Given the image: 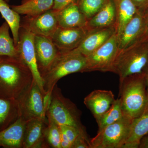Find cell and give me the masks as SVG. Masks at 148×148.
I'll use <instances>...</instances> for the list:
<instances>
[{
	"label": "cell",
	"instance_id": "1",
	"mask_svg": "<svg viewBox=\"0 0 148 148\" xmlns=\"http://www.w3.org/2000/svg\"><path fill=\"white\" fill-rule=\"evenodd\" d=\"M33 79L32 72L21 58L0 56V98L17 99Z\"/></svg>",
	"mask_w": 148,
	"mask_h": 148
},
{
	"label": "cell",
	"instance_id": "2",
	"mask_svg": "<svg viewBox=\"0 0 148 148\" xmlns=\"http://www.w3.org/2000/svg\"><path fill=\"white\" fill-rule=\"evenodd\" d=\"M119 99L123 116L133 121L148 106L145 74H134L119 80Z\"/></svg>",
	"mask_w": 148,
	"mask_h": 148
},
{
	"label": "cell",
	"instance_id": "3",
	"mask_svg": "<svg viewBox=\"0 0 148 148\" xmlns=\"http://www.w3.org/2000/svg\"><path fill=\"white\" fill-rule=\"evenodd\" d=\"M86 66V57L76 49L60 51L49 68L41 74L46 92L44 97L50 99L53 88L59 80L74 73H84Z\"/></svg>",
	"mask_w": 148,
	"mask_h": 148
},
{
	"label": "cell",
	"instance_id": "4",
	"mask_svg": "<svg viewBox=\"0 0 148 148\" xmlns=\"http://www.w3.org/2000/svg\"><path fill=\"white\" fill-rule=\"evenodd\" d=\"M148 61V40L141 39L118 51L109 72L119 76V80L143 72Z\"/></svg>",
	"mask_w": 148,
	"mask_h": 148
},
{
	"label": "cell",
	"instance_id": "5",
	"mask_svg": "<svg viewBox=\"0 0 148 148\" xmlns=\"http://www.w3.org/2000/svg\"><path fill=\"white\" fill-rule=\"evenodd\" d=\"M46 114L49 115L58 125L73 126L83 135L88 136L85 127L81 121L79 110L73 102L64 97L56 84L51 93Z\"/></svg>",
	"mask_w": 148,
	"mask_h": 148
},
{
	"label": "cell",
	"instance_id": "6",
	"mask_svg": "<svg viewBox=\"0 0 148 148\" xmlns=\"http://www.w3.org/2000/svg\"><path fill=\"white\" fill-rule=\"evenodd\" d=\"M132 121L123 117L98 131L90 140L91 148H123Z\"/></svg>",
	"mask_w": 148,
	"mask_h": 148
},
{
	"label": "cell",
	"instance_id": "7",
	"mask_svg": "<svg viewBox=\"0 0 148 148\" xmlns=\"http://www.w3.org/2000/svg\"><path fill=\"white\" fill-rule=\"evenodd\" d=\"M16 100L20 116L26 121L34 119H47L43 95L34 79L30 86Z\"/></svg>",
	"mask_w": 148,
	"mask_h": 148
},
{
	"label": "cell",
	"instance_id": "8",
	"mask_svg": "<svg viewBox=\"0 0 148 148\" xmlns=\"http://www.w3.org/2000/svg\"><path fill=\"white\" fill-rule=\"evenodd\" d=\"M119 51L116 33L104 44L86 56L87 66L85 72H109Z\"/></svg>",
	"mask_w": 148,
	"mask_h": 148
},
{
	"label": "cell",
	"instance_id": "9",
	"mask_svg": "<svg viewBox=\"0 0 148 148\" xmlns=\"http://www.w3.org/2000/svg\"><path fill=\"white\" fill-rule=\"evenodd\" d=\"M34 35L20 27L19 40L16 47L18 50L19 58L31 71L34 80L39 86L44 97L46 92L44 89L42 79L37 64L34 43Z\"/></svg>",
	"mask_w": 148,
	"mask_h": 148
},
{
	"label": "cell",
	"instance_id": "10",
	"mask_svg": "<svg viewBox=\"0 0 148 148\" xmlns=\"http://www.w3.org/2000/svg\"><path fill=\"white\" fill-rule=\"evenodd\" d=\"M20 26L35 36L51 37L59 27L57 11L51 9L36 16H25Z\"/></svg>",
	"mask_w": 148,
	"mask_h": 148
},
{
	"label": "cell",
	"instance_id": "11",
	"mask_svg": "<svg viewBox=\"0 0 148 148\" xmlns=\"http://www.w3.org/2000/svg\"><path fill=\"white\" fill-rule=\"evenodd\" d=\"M87 33L85 27L66 28L58 27L50 37L61 52H67L78 47Z\"/></svg>",
	"mask_w": 148,
	"mask_h": 148
},
{
	"label": "cell",
	"instance_id": "12",
	"mask_svg": "<svg viewBox=\"0 0 148 148\" xmlns=\"http://www.w3.org/2000/svg\"><path fill=\"white\" fill-rule=\"evenodd\" d=\"M34 47L40 74L49 68L60 53L50 37L35 36Z\"/></svg>",
	"mask_w": 148,
	"mask_h": 148
},
{
	"label": "cell",
	"instance_id": "13",
	"mask_svg": "<svg viewBox=\"0 0 148 148\" xmlns=\"http://www.w3.org/2000/svg\"><path fill=\"white\" fill-rule=\"evenodd\" d=\"M145 28L143 9H139L125 26L118 39L119 51L134 44L142 39Z\"/></svg>",
	"mask_w": 148,
	"mask_h": 148
},
{
	"label": "cell",
	"instance_id": "14",
	"mask_svg": "<svg viewBox=\"0 0 148 148\" xmlns=\"http://www.w3.org/2000/svg\"><path fill=\"white\" fill-rule=\"evenodd\" d=\"M46 120L34 119L27 121L23 148H49L45 140Z\"/></svg>",
	"mask_w": 148,
	"mask_h": 148
},
{
	"label": "cell",
	"instance_id": "15",
	"mask_svg": "<svg viewBox=\"0 0 148 148\" xmlns=\"http://www.w3.org/2000/svg\"><path fill=\"white\" fill-rule=\"evenodd\" d=\"M115 33L114 27L87 31L80 44L75 49L86 57L104 44Z\"/></svg>",
	"mask_w": 148,
	"mask_h": 148
},
{
	"label": "cell",
	"instance_id": "16",
	"mask_svg": "<svg viewBox=\"0 0 148 148\" xmlns=\"http://www.w3.org/2000/svg\"><path fill=\"white\" fill-rule=\"evenodd\" d=\"M116 99L111 90H95L84 98V105L95 119L108 110Z\"/></svg>",
	"mask_w": 148,
	"mask_h": 148
},
{
	"label": "cell",
	"instance_id": "17",
	"mask_svg": "<svg viewBox=\"0 0 148 148\" xmlns=\"http://www.w3.org/2000/svg\"><path fill=\"white\" fill-rule=\"evenodd\" d=\"M26 123V121L19 116L12 124L0 131V147L23 148Z\"/></svg>",
	"mask_w": 148,
	"mask_h": 148
},
{
	"label": "cell",
	"instance_id": "18",
	"mask_svg": "<svg viewBox=\"0 0 148 148\" xmlns=\"http://www.w3.org/2000/svg\"><path fill=\"white\" fill-rule=\"evenodd\" d=\"M116 11L113 0H108L96 14L87 20L85 28L88 32L95 29L114 27Z\"/></svg>",
	"mask_w": 148,
	"mask_h": 148
},
{
	"label": "cell",
	"instance_id": "19",
	"mask_svg": "<svg viewBox=\"0 0 148 148\" xmlns=\"http://www.w3.org/2000/svg\"><path fill=\"white\" fill-rule=\"evenodd\" d=\"M59 27L66 28L85 27L87 19L80 11L77 3H72L57 11Z\"/></svg>",
	"mask_w": 148,
	"mask_h": 148
},
{
	"label": "cell",
	"instance_id": "20",
	"mask_svg": "<svg viewBox=\"0 0 148 148\" xmlns=\"http://www.w3.org/2000/svg\"><path fill=\"white\" fill-rule=\"evenodd\" d=\"M148 133V106L139 117L134 119L123 148H138L140 140Z\"/></svg>",
	"mask_w": 148,
	"mask_h": 148
},
{
	"label": "cell",
	"instance_id": "21",
	"mask_svg": "<svg viewBox=\"0 0 148 148\" xmlns=\"http://www.w3.org/2000/svg\"><path fill=\"white\" fill-rule=\"evenodd\" d=\"M116 11L115 28L118 40L125 26L132 19L138 9L131 0H113Z\"/></svg>",
	"mask_w": 148,
	"mask_h": 148
},
{
	"label": "cell",
	"instance_id": "22",
	"mask_svg": "<svg viewBox=\"0 0 148 148\" xmlns=\"http://www.w3.org/2000/svg\"><path fill=\"white\" fill-rule=\"evenodd\" d=\"M19 116L16 99L0 98V131L12 124Z\"/></svg>",
	"mask_w": 148,
	"mask_h": 148
},
{
	"label": "cell",
	"instance_id": "23",
	"mask_svg": "<svg viewBox=\"0 0 148 148\" xmlns=\"http://www.w3.org/2000/svg\"><path fill=\"white\" fill-rule=\"evenodd\" d=\"M53 0H23L20 5L11 8L19 14L34 16L52 9Z\"/></svg>",
	"mask_w": 148,
	"mask_h": 148
},
{
	"label": "cell",
	"instance_id": "24",
	"mask_svg": "<svg viewBox=\"0 0 148 148\" xmlns=\"http://www.w3.org/2000/svg\"><path fill=\"white\" fill-rule=\"evenodd\" d=\"M0 13L10 27L14 44L16 46L19 40V32L21 27L19 14L10 7L5 0H0Z\"/></svg>",
	"mask_w": 148,
	"mask_h": 148
},
{
	"label": "cell",
	"instance_id": "25",
	"mask_svg": "<svg viewBox=\"0 0 148 148\" xmlns=\"http://www.w3.org/2000/svg\"><path fill=\"white\" fill-rule=\"evenodd\" d=\"M10 29L6 21L0 27V56L19 58L17 48L10 35Z\"/></svg>",
	"mask_w": 148,
	"mask_h": 148
},
{
	"label": "cell",
	"instance_id": "26",
	"mask_svg": "<svg viewBox=\"0 0 148 148\" xmlns=\"http://www.w3.org/2000/svg\"><path fill=\"white\" fill-rule=\"evenodd\" d=\"M123 117L120 100L118 98L115 100L108 110L95 119L98 125V131L118 121Z\"/></svg>",
	"mask_w": 148,
	"mask_h": 148
},
{
	"label": "cell",
	"instance_id": "27",
	"mask_svg": "<svg viewBox=\"0 0 148 148\" xmlns=\"http://www.w3.org/2000/svg\"><path fill=\"white\" fill-rule=\"evenodd\" d=\"M47 123L46 128V141L49 148H61V130L59 125L49 115L46 114Z\"/></svg>",
	"mask_w": 148,
	"mask_h": 148
},
{
	"label": "cell",
	"instance_id": "28",
	"mask_svg": "<svg viewBox=\"0 0 148 148\" xmlns=\"http://www.w3.org/2000/svg\"><path fill=\"white\" fill-rule=\"evenodd\" d=\"M108 0H77V4L87 20L94 16Z\"/></svg>",
	"mask_w": 148,
	"mask_h": 148
},
{
	"label": "cell",
	"instance_id": "29",
	"mask_svg": "<svg viewBox=\"0 0 148 148\" xmlns=\"http://www.w3.org/2000/svg\"><path fill=\"white\" fill-rule=\"evenodd\" d=\"M58 125L60 127L61 133L65 135L70 143L71 144V146L74 140H75L76 138L80 134L84 135L82 134L81 132L78 129L73 126L65 125Z\"/></svg>",
	"mask_w": 148,
	"mask_h": 148
},
{
	"label": "cell",
	"instance_id": "30",
	"mask_svg": "<svg viewBox=\"0 0 148 148\" xmlns=\"http://www.w3.org/2000/svg\"><path fill=\"white\" fill-rule=\"evenodd\" d=\"M71 148H91L88 136L80 134L74 140Z\"/></svg>",
	"mask_w": 148,
	"mask_h": 148
},
{
	"label": "cell",
	"instance_id": "31",
	"mask_svg": "<svg viewBox=\"0 0 148 148\" xmlns=\"http://www.w3.org/2000/svg\"><path fill=\"white\" fill-rule=\"evenodd\" d=\"M77 0H53L52 9L58 11L72 3H77Z\"/></svg>",
	"mask_w": 148,
	"mask_h": 148
},
{
	"label": "cell",
	"instance_id": "32",
	"mask_svg": "<svg viewBox=\"0 0 148 148\" xmlns=\"http://www.w3.org/2000/svg\"><path fill=\"white\" fill-rule=\"evenodd\" d=\"M143 10L145 18V28L142 39L148 40V5Z\"/></svg>",
	"mask_w": 148,
	"mask_h": 148
},
{
	"label": "cell",
	"instance_id": "33",
	"mask_svg": "<svg viewBox=\"0 0 148 148\" xmlns=\"http://www.w3.org/2000/svg\"><path fill=\"white\" fill-rule=\"evenodd\" d=\"M131 1L138 10L143 9L148 5V0H131Z\"/></svg>",
	"mask_w": 148,
	"mask_h": 148
},
{
	"label": "cell",
	"instance_id": "34",
	"mask_svg": "<svg viewBox=\"0 0 148 148\" xmlns=\"http://www.w3.org/2000/svg\"><path fill=\"white\" fill-rule=\"evenodd\" d=\"M138 148H148V133L140 140Z\"/></svg>",
	"mask_w": 148,
	"mask_h": 148
},
{
	"label": "cell",
	"instance_id": "35",
	"mask_svg": "<svg viewBox=\"0 0 148 148\" xmlns=\"http://www.w3.org/2000/svg\"><path fill=\"white\" fill-rule=\"evenodd\" d=\"M143 72L145 74V77L146 84H147V91L148 95V61L145 68L143 69Z\"/></svg>",
	"mask_w": 148,
	"mask_h": 148
},
{
	"label": "cell",
	"instance_id": "36",
	"mask_svg": "<svg viewBox=\"0 0 148 148\" xmlns=\"http://www.w3.org/2000/svg\"><path fill=\"white\" fill-rule=\"evenodd\" d=\"M5 1L7 2H9L10 1V0H5Z\"/></svg>",
	"mask_w": 148,
	"mask_h": 148
}]
</instances>
